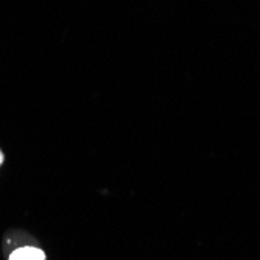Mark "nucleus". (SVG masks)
<instances>
[{"mask_svg":"<svg viewBox=\"0 0 260 260\" xmlns=\"http://www.w3.org/2000/svg\"><path fill=\"white\" fill-rule=\"evenodd\" d=\"M4 159H5V156H4L2 150H0V165H2V164H4Z\"/></svg>","mask_w":260,"mask_h":260,"instance_id":"nucleus-2","label":"nucleus"},{"mask_svg":"<svg viewBox=\"0 0 260 260\" xmlns=\"http://www.w3.org/2000/svg\"><path fill=\"white\" fill-rule=\"evenodd\" d=\"M10 260H45V254L39 248L23 246L11 252Z\"/></svg>","mask_w":260,"mask_h":260,"instance_id":"nucleus-1","label":"nucleus"}]
</instances>
